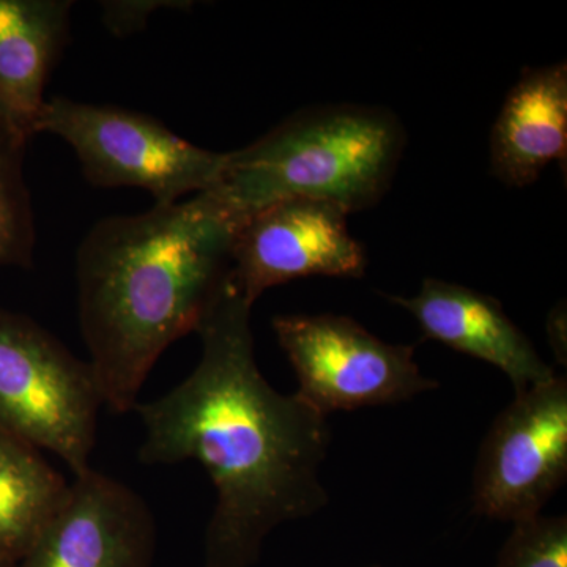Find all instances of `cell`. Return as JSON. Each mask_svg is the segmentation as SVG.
Instances as JSON below:
<instances>
[{
	"instance_id": "cell-9",
	"label": "cell",
	"mask_w": 567,
	"mask_h": 567,
	"mask_svg": "<svg viewBox=\"0 0 567 567\" xmlns=\"http://www.w3.org/2000/svg\"><path fill=\"white\" fill-rule=\"evenodd\" d=\"M155 516L132 487L91 468L17 567H152Z\"/></svg>"
},
{
	"instance_id": "cell-11",
	"label": "cell",
	"mask_w": 567,
	"mask_h": 567,
	"mask_svg": "<svg viewBox=\"0 0 567 567\" xmlns=\"http://www.w3.org/2000/svg\"><path fill=\"white\" fill-rule=\"evenodd\" d=\"M71 0H0V130L39 134L48 78L70 35Z\"/></svg>"
},
{
	"instance_id": "cell-8",
	"label": "cell",
	"mask_w": 567,
	"mask_h": 567,
	"mask_svg": "<svg viewBox=\"0 0 567 567\" xmlns=\"http://www.w3.org/2000/svg\"><path fill=\"white\" fill-rule=\"evenodd\" d=\"M347 218L339 205L303 197L249 213L235 234L230 278L251 305L293 279L361 278L368 259Z\"/></svg>"
},
{
	"instance_id": "cell-7",
	"label": "cell",
	"mask_w": 567,
	"mask_h": 567,
	"mask_svg": "<svg viewBox=\"0 0 567 567\" xmlns=\"http://www.w3.org/2000/svg\"><path fill=\"white\" fill-rule=\"evenodd\" d=\"M567 477V380L514 395L477 453L473 511L516 522L539 516Z\"/></svg>"
},
{
	"instance_id": "cell-17",
	"label": "cell",
	"mask_w": 567,
	"mask_h": 567,
	"mask_svg": "<svg viewBox=\"0 0 567 567\" xmlns=\"http://www.w3.org/2000/svg\"><path fill=\"white\" fill-rule=\"evenodd\" d=\"M566 328V311L565 308H555L548 317L547 330L550 344L554 347V352L557 354L559 363L566 364V339L561 338V330Z\"/></svg>"
},
{
	"instance_id": "cell-3",
	"label": "cell",
	"mask_w": 567,
	"mask_h": 567,
	"mask_svg": "<svg viewBox=\"0 0 567 567\" xmlns=\"http://www.w3.org/2000/svg\"><path fill=\"white\" fill-rule=\"evenodd\" d=\"M404 147V126L385 107H309L227 153L210 192L240 218L297 197L327 200L350 215L385 196Z\"/></svg>"
},
{
	"instance_id": "cell-5",
	"label": "cell",
	"mask_w": 567,
	"mask_h": 567,
	"mask_svg": "<svg viewBox=\"0 0 567 567\" xmlns=\"http://www.w3.org/2000/svg\"><path fill=\"white\" fill-rule=\"evenodd\" d=\"M39 133L69 142L91 185L145 189L158 205L210 192L227 163V153L197 147L151 115L63 96L47 100Z\"/></svg>"
},
{
	"instance_id": "cell-1",
	"label": "cell",
	"mask_w": 567,
	"mask_h": 567,
	"mask_svg": "<svg viewBox=\"0 0 567 567\" xmlns=\"http://www.w3.org/2000/svg\"><path fill=\"white\" fill-rule=\"evenodd\" d=\"M251 309L229 276L197 330L196 369L169 393L134 406L145 429L142 464L199 462L216 488L204 567H252L276 527L330 502L320 481L331 442L327 416L267 382L254 353Z\"/></svg>"
},
{
	"instance_id": "cell-19",
	"label": "cell",
	"mask_w": 567,
	"mask_h": 567,
	"mask_svg": "<svg viewBox=\"0 0 567 567\" xmlns=\"http://www.w3.org/2000/svg\"><path fill=\"white\" fill-rule=\"evenodd\" d=\"M368 567H385V566H368Z\"/></svg>"
},
{
	"instance_id": "cell-6",
	"label": "cell",
	"mask_w": 567,
	"mask_h": 567,
	"mask_svg": "<svg viewBox=\"0 0 567 567\" xmlns=\"http://www.w3.org/2000/svg\"><path fill=\"white\" fill-rule=\"evenodd\" d=\"M298 380V398L323 416L394 405L439 388L415 347L388 344L352 317L286 315L271 320Z\"/></svg>"
},
{
	"instance_id": "cell-2",
	"label": "cell",
	"mask_w": 567,
	"mask_h": 567,
	"mask_svg": "<svg viewBox=\"0 0 567 567\" xmlns=\"http://www.w3.org/2000/svg\"><path fill=\"white\" fill-rule=\"evenodd\" d=\"M241 219L205 192L141 215L102 219L82 240V338L112 412H134L164 350L197 333L229 279Z\"/></svg>"
},
{
	"instance_id": "cell-13",
	"label": "cell",
	"mask_w": 567,
	"mask_h": 567,
	"mask_svg": "<svg viewBox=\"0 0 567 567\" xmlns=\"http://www.w3.org/2000/svg\"><path fill=\"white\" fill-rule=\"evenodd\" d=\"M69 487L40 450L0 427V559L18 563L31 550Z\"/></svg>"
},
{
	"instance_id": "cell-4",
	"label": "cell",
	"mask_w": 567,
	"mask_h": 567,
	"mask_svg": "<svg viewBox=\"0 0 567 567\" xmlns=\"http://www.w3.org/2000/svg\"><path fill=\"white\" fill-rule=\"evenodd\" d=\"M102 405L89 361L31 317L0 309V427L58 454L78 476L92 468Z\"/></svg>"
},
{
	"instance_id": "cell-15",
	"label": "cell",
	"mask_w": 567,
	"mask_h": 567,
	"mask_svg": "<svg viewBox=\"0 0 567 567\" xmlns=\"http://www.w3.org/2000/svg\"><path fill=\"white\" fill-rule=\"evenodd\" d=\"M495 567H567V516H539L513 524Z\"/></svg>"
},
{
	"instance_id": "cell-16",
	"label": "cell",
	"mask_w": 567,
	"mask_h": 567,
	"mask_svg": "<svg viewBox=\"0 0 567 567\" xmlns=\"http://www.w3.org/2000/svg\"><path fill=\"white\" fill-rule=\"evenodd\" d=\"M192 6L183 0H112L102 3L103 22L115 37H128L144 31L155 11L192 9Z\"/></svg>"
},
{
	"instance_id": "cell-14",
	"label": "cell",
	"mask_w": 567,
	"mask_h": 567,
	"mask_svg": "<svg viewBox=\"0 0 567 567\" xmlns=\"http://www.w3.org/2000/svg\"><path fill=\"white\" fill-rule=\"evenodd\" d=\"M28 144L0 130V267H32L35 219L24 177Z\"/></svg>"
},
{
	"instance_id": "cell-18",
	"label": "cell",
	"mask_w": 567,
	"mask_h": 567,
	"mask_svg": "<svg viewBox=\"0 0 567 567\" xmlns=\"http://www.w3.org/2000/svg\"><path fill=\"white\" fill-rule=\"evenodd\" d=\"M0 567H17V563L6 561V559H0Z\"/></svg>"
},
{
	"instance_id": "cell-10",
	"label": "cell",
	"mask_w": 567,
	"mask_h": 567,
	"mask_svg": "<svg viewBox=\"0 0 567 567\" xmlns=\"http://www.w3.org/2000/svg\"><path fill=\"white\" fill-rule=\"evenodd\" d=\"M386 298L415 317L425 338L498 368L516 394L557 377L494 297L461 284L425 278L413 297Z\"/></svg>"
},
{
	"instance_id": "cell-12",
	"label": "cell",
	"mask_w": 567,
	"mask_h": 567,
	"mask_svg": "<svg viewBox=\"0 0 567 567\" xmlns=\"http://www.w3.org/2000/svg\"><path fill=\"white\" fill-rule=\"evenodd\" d=\"M491 169L514 188L533 185L567 158V65L527 69L507 93L491 132Z\"/></svg>"
}]
</instances>
